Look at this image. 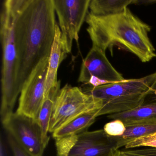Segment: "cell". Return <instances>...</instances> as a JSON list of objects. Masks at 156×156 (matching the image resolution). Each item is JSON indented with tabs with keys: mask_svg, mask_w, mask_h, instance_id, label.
<instances>
[{
	"mask_svg": "<svg viewBox=\"0 0 156 156\" xmlns=\"http://www.w3.org/2000/svg\"><path fill=\"white\" fill-rule=\"evenodd\" d=\"M60 90V88L51 91L45 97L37 119L42 131L44 141L46 146L50 140L48 133L50 132V124L54 109L55 98Z\"/></svg>",
	"mask_w": 156,
	"mask_h": 156,
	"instance_id": "2e32d148",
	"label": "cell"
},
{
	"mask_svg": "<svg viewBox=\"0 0 156 156\" xmlns=\"http://www.w3.org/2000/svg\"><path fill=\"white\" fill-rule=\"evenodd\" d=\"M14 0H5L0 16V37L2 50V122L13 114L18 96L15 90L16 50L14 36Z\"/></svg>",
	"mask_w": 156,
	"mask_h": 156,
	"instance_id": "277c9868",
	"label": "cell"
},
{
	"mask_svg": "<svg viewBox=\"0 0 156 156\" xmlns=\"http://www.w3.org/2000/svg\"><path fill=\"white\" fill-rule=\"evenodd\" d=\"M59 20L62 45L65 53L72 51L73 42L78 43L79 33L89 9L91 0H53Z\"/></svg>",
	"mask_w": 156,
	"mask_h": 156,
	"instance_id": "52a82bcc",
	"label": "cell"
},
{
	"mask_svg": "<svg viewBox=\"0 0 156 156\" xmlns=\"http://www.w3.org/2000/svg\"><path fill=\"white\" fill-rule=\"evenodd\" d=\"M142 147L156 148V132L136 139L128 143L125 148L126 150Z\"/></svg>",
	"mask_w": 156,
	"mask_h": 156,
	"instance_id": "e0dca14e",
	"label": "cell"
},
{
	"mask_svg": "<svg viewBox=\"0 0 156 156\" xmlns=\"http://www.w3.org/2000/svg\"><path fill=\"white\" fill-rule=\"evenodd\" d=\"M126 150L129 153L141 156H156V148L145 147L144 148Z\"/></svg>",
	"mask_w": 156,
	"mask_h": 156,
	"instance_id": "44dd1931",
	"label": "cell"
},
{
	"mask_svg": "<svg viewBox=\"0 0 156 156\" xmlns=\"http://www.w3.org/2000/svg\"><path fill=\"white\" fill-rule=\"evenodd\" d=\"M92 77L101 80L105 84L125 80L123 76L110 63L105 52L93 45L83 59L78 82L87 83Z\"/></svg>",
	"mask_w": 156,
	"mask_h": 156,
	"instance_id": "30bf717a",
	"label": "cell"
},
{
	"mask_svg": "<svg viewBox=\"0 0 156 156\" xmlns=\"http://www.w3.org/2000/svg\"><path fill=\"white\" fill-rule=\"evenodd\" d=\"M8 140L13 156H32L22 147L10 135L8 134Z\"/></svg>",
	"mask_w": 156,
	"mask_h": 156,
	"instance_id": "d6986e66",
	"label": "cell"
},
{
	"mask_svg": "<svg viewBox=\"0 0 156 156\" xmlns=\"http://www.w3.org/2000/svg\"><path fill=\"white\" fill-rule=\"evenodd\" d=\"M53 0H14L18 96L38 64L50 56L56 24Z\"/></svg>",
	"mask_w": 156,
	"mask_h": 156,
	"instance_id": "6da1fadb",
	"label": "cell"
},
{
	"mask_svg": "<svg viewBox=\"0 0 156 156\" xmlns=\"http://www.w3.org/2000/svg\"><path fill=\"white\" fill-rule=\"evenodd\" d=\"M101 105L98 98L84 93L81 88L66 84L55 98L49 132L54 133L80 115L98 111Z\"/></svg>",
	"mask_w": 156,
	"mask_h": 156,
	"instance_id": "5b68a950",
	"label": "cell"
},
{
	"mask_svg": "<svg viewBox=\"0 0 156 156\" xmlns=\"http://www.w3.org/2000/svg\"><path fill=\"white\" fill-rule=\"evenodd\" d=\"M109 119H119L125 126L156 119V104L141 105L133 109L111 114L108 116Z\"/></svg>",
	"mask_w": 156,
	"mask_h": 156,
	"instance_id": "4fadbf2b",
	"label": "cell"
},
{
	"mask_svg": "<svg viewBox=\"0 0 156 156\" xmlns=\"http://www.w3.org/2000/svg\"><path fill=\"white\" fill-rule=\"evenodd\" d=\"M156 76V73L138 79H125L120 82L94 87L84 84L81 89L101 101L97 117L125 112L143 104L144 98Z\"/></svg>",
	"mask_w": 156,
	"mask_h": 156,
	"instance_id": "3957f363",
	"label": "cell"
},
{
	"mask_svg": "<svg viewBox=\"0 0 156 156\" xmlns=\"http://www.w3.org/2000/svg\"><path fill=\"white\" fill-rule=\"evenodd\" d=\"M62 45L61 32L56 24L55 35L49 59V65L45 82V97L51 91L60 88V82L57 81V71L60 64L66 58Z\"/></svg>",
	"mask_w": 156,
	"mask_h": 156,
	"instance_id": "8fae6325",
	"label": "cell"
},
{
	"mask_svg": "<svg viewBox=\"0 0 156 156\" xmlns=\"http://www.w3.org/2000/svg\"><path fill=\"white\" fill-rule=\"evenodd\" d=\"M55 140L57 156H113L117 150L115 136L104 129Z\"/></svg>",
	"mask_w": 156,
	"mask_h": 156,
	"instance_id": "8992f818",
	"label": "cell"
},
{
	"mask_svg": "<svg viewBox=\"0 0 156 156\" xmlns=\"http://www.w3.org/2000/svg\"><path fill=\"white\" fill-rule=\"evenodd\" d=\"M151 104H156V76L146 94L142 105Z\"/></svg>",
	"mask_w": 156,
	"mask_h": 156,
	"instance_id": "ffe728a7",
	"label": "cell"
},
{
	"mask_svg": "<svg viewBox=\"0 0 156 156\" xmlns=\"http://www.w3.org/2000/svg\"><path fill=\"white\" fill-rule=\"evenodd\" d=\"M86 22L92 45L104 51L118 44L135 55L142 62H149L156 56L155 48L148 36L151 27L128 8L119 14L106 17H97L88 12Z\"/></svg>",
	"mask_w": 156,
	"mask_h": 156,
	"instance_id": "7a4b0ae2",
	"label": "cell"
},
{
	"mask_svg": "<svg viewBox=\"0 0 156 156\" xmlns=\"http://www.w3.org/2000/svg\"><path fill=\"white\" fill-rule=\"evenodd\" d=\"M126 126V130L122 136H115L117 150L125 147L136 139L156 133V119L135 123Z\"/></svg>",
	"mask_w": 156,
	"mask_h": 156,
	"instance_id": "5bb4252c",
	"label": "cell"
},
{
	"mask_svg": "<svg viewBox=\"0 0 156 156\" xmlns=\"http://www.w3.org/2000/svg\"><path fill=\"white\" fill-rule=\"evenodd\" d=\"M97 111L84 113L73 119L52 133L55 139L76 136L88 131L94 123Z\"/></svg>",
	"mask_w": 156,
	"mask_h": 156,
	"instance_id": "7c38bea8",
	"label": "cell"
},
{
	"mask_svg": "<svg viewBox=\"0 0 156 156\" xmlns=\"http://www.w3.org/2000/svg\"><path fill=\"white\" fill-rule=\"evenodd\" d=\"M126 129V126L122 121L115 119L106 124L104 130L108 135L112 136H122Z\"/></svg>",
	"mask_w": 156,
	"mask_h": 156,
	"instance_id": "ac0fdd59",
	"label": "cell"
},
{
	"mask_svg": "<svg viewBox=\"0 0 156 156\" xmlns=\"http://www.w3.org/2000/svg\"><path fill=\"white\" fill-rule=\"evenodd\" d=\"M8 134L32 156H42L46 146L37 119L16 112L2 122Z\"/></svg>",
	"mask_w": 156,
	"mask_h": 156,
	"instance_id": "ba28073f",
	"label": "cell"
},
{
	"mask_svg": "<svg viewBox=\"0 0 156 156\" xmlns=\"http://www.w3.org/2000/svg\"><path fill=\"white\" fill-rule=\"evenodd\" d=\"M136 1L132 0H91L89 13L97 17H106L123 12L128 6Z\"/></svg>",
	"mask_w": 156,
	"mask_h": 156,
	"instance_id": "9a60e30c",
	"label": "cell"
},
{
	"mask_svg": "<svg viewBox=\"0 0 156 156\" xmlns=\"http://www.w3.org/2000/svg\"><path fill=\"white\" fill-rule=\"evenodd\" d=\"M49 59V57L43 59L24 83L20 94L19 107L16 111L37 120L45 98Z\"/></svg>",
	"mask_w": 156,
	"mask_h": 156,
	"instance_id": "9c48e42d",
	"label": "cell"
},
{
	"mask_svg": "<svg viewBox=\"0 0 156 156\" xmlns=\"http://www.w3.org/2000/svg\"><path fill=\"white\" fill-rule=\"evenodd\" d=\"M113 156H141L136 154L129 153L126 150H119V149L116 151Z\"/></svg>",
	"mask_w": 156,
	"mask_h": 156,
	"instance_id": "7402d4cb",
	"label": "cell"
}]
</instances>
